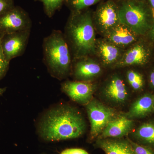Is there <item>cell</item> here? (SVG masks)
<instances>
[{
    "instance_id": "cell-1",
    "label": "cell",
    "mask_w": 154,
    "mask_h": 154,
    "mask_svg": "<svg viewBox=\"0 0 154 154\" xmlns=\"http://www.w3.org/2000/svg\"><path fill=\"white\" fill-rule=\"evenodd\" d=\"M85 128V122L79 112L69 106H60L46 113L39 134L46 141H59L80 137Z\"/></svg>"
},
{
    "instance_id": "cell-2",
    "label": "cell",
    "mask_w": 154,
    "mask_h": 154,
    "mask_svg": "<svg viewBox=\"0 0 154 154\" xmlns=\"http://www.w3.org/2000/svg\"><path fill=\"white\" fill-rule=\"evenodd\" d=\"M63 34L72 61L95 54L97 39L92 13L88 9L71 12Z\"/></svg>"
},
{
    "instance_id": "cell-3",
    "label": "cell",
    "mask_w": 154,
    "mask_h": 154,
    "mask_svg": "<svg viewBox=\"0 0 154 154\" xmlns=\"http://www.w3.org/2000/svg\"><path fill=\"white\" fill-rule=\"evenodd\" d=\"M43 62L51 75L58 79H64L71 69L72 58L63 33L53 30L44 38Z\"/></svg>"
},
{
    "instance_id": "cell-4",
    "label": "cell",
    "mask_w": 154,
    "mask_h": 154,
    "mask_svg": "<svg viewBox=\"0 0 154 154\" xmlns=\"http://www.w3.org/2000/svg\"><path fill=\"white\" fill-rule=\"evenodd\" d=\"M120 22L139 36L148 34L153 23L151 8L144 1L125 0L119 6Z\"/></svg>"
},
{
    "instance_id": "cell-5",
    "label": "cell",
    "mask_w": 154,
    "mask_h": 154,
    "mask_svg": "<svg viewBox=\"0 0 154 154\" xmlns=\"http://www.w3.org/2000/svg\"><path fill=\"white\" fill-rule=\"evenodd\" d=\"M92 17L95 29L104 36L120 22L119 6L113 0L100 3Z\"/></svg>"
},
{
    "instance_id": "cell-6",
    "label": "cell",
    "mask_w": 154,
    "mask_h": 154,
    "mask_svg": "<svg viewBox=\"0 0 154 154\" xmlns=\"http://www.w3.org/2000/svg\"><path fill=\"white\" fill-rule=\"evenodd\" d=\"M32 21L28 13L20 6L0 16V35L31 29Z\"/></svg>"
},
{
    "instance_id": "cell-7",
    "label": "cell",
    "mask_w": 154,
    "mask_h": 154,
    "mask_svg": "<svg viewBox=\"0 0 154 154\" xmlns=\"http://www.w3.org/2000/svg\"><path fill=\"white\" fill-rule=\"evenodd\" d=\"M87 110L91 122V138L94 139L113 120L115 113L113 109L96 101H91L87 104Z\"/></svg>"
},
{
    "instance_id": "cell-8",
    "label": "cell",
    "mask_w": 154,
    "mask_h": 154,
    "mask_svg": "<svg viewBox=\"0 0 154 154\" xmlns=\"http://www.w3.org/2000/svg\"><path fill=\"white\" fill-rule=\"evenodd\" d=\"M31 32V29L9 33L3 36L1 40V46L6 60L10 63L15 58L24 54Z\"/></svg>"
},
{
    "instance_id": "cell-9",
    "label": "cell",
    "mask_w": 154,
    "mask_h": 154,
    "mask_svg": "<svg viewBox=\"0 0 154 154\" xmlns=\"http://www.w3.org/2000/svg\"><path fill=\"white\" fill-rule=\"evenodd\" d=\"M62 90L73 100L82 104L91 102L94 85L91 82L67 81L62 83Z\"/></svg>"
},
{
    "instance_id": "cell-10",
    "label": "cell",
    "mask_w": 154,
    "mask_h": 154,
    "mask_svg": "<svg viewBox=\"0 0 154 154\" xmlns=\"http://www.w3.org/2000/svg\"><path fill=\"white\" fill-rule=\"evenodd\" d=\"M150 58L148 46L143 42H136L123 54L116 65L119 67L142 66L146 64Z\"/></svg>"
},
{
    "instance_id": "cell-11",
    "label": "cell",
    "mask_w": 154,
    "mask_h": 154,
    "mask_svg": "<svg viewBox=\"0 0 154 154\" xmlns=\"http://www.w3.org/2000/svg\"><path fill=\"white\" fill-rule=\"evenodd\" d=\"M73 72L76 81L91 82L101 73V66L91 57L72 61Z\"/></svg>"
},
{
    "instance_id": "cell-12",
    "label": "cell",
    "mask_w": 154,
    "mask_h": 154,
    "mask_svg": "<svg viewBox=\"0 0 154 154\" xmlns=\"http://www.w3.org/2000/svg\"><path fill=\"white\" fill-rule=\"evenodd\" d=\"M138 36L128 26L120 22L104 37L107 41L123 49L136 43Z\"/></svg>"
},
{
    "instance_id": "cell-13",
    "label": "cell",
    "mask_w": 154,
    "mask_h": 154,
    "mask_svg": "<svg viewBox=\"0 0 154 154\" xmlns=\"http://www.w3.org/2000/svg\"><path fill=\"white\" fill-rule=\"evenodd\" d=\"M123 54L122 49L105 38L96 40L95 54L105 66L116 65Z\"/></svg>"
},
{
    "instance_id": "cell-14",
    "label": "cell",
    "mask_w": 154,
    "mask_h": 154,
    "mask_svg": "<svg viewBox=\"0 0 154 154\" xmlns=\"http://www.w3.org/2000/svg\"><path fill=\"white\" fill-rule=\"evenodd\" d=\"M133 125V121L125 116L113 119L107 125L99 139L120 138L129 132Z\"/></svg>"
},
{
    "instance_id": "cell-15",
    "label": "cell",
    "mask_w": 154,
    "mask_h": 154,
    "mask_svg": "<svg viewBox=\"0 0 154 154\" xmlns=\"http://www.w3.org/2000/svg\"><path fill=\"white\" fill-rule=\"evenodd\" d=\"M96 145L105 154H136L128 139H99Z\"/></svg>"
},
{
    "instance_id": "cell-16",
    "label": "cell",
    "mask_w": 154,
    "mask_h": 154,
    "mask_svg": "<svg viewBox=\"0 0 154 154\" xmlns=\"http://www.w3.org/2000/svg\"><path fill=\"white\" fill-rule=\"evenodd\" d=\"M154 95L146 94L140 96L133 104L128 115L134 118H143L154 111Z\"/></svg>"
},
{
    "instance_id": "cell-17",
    "label": "cell",
    "mask_w": 154,
    "mask_h": 154,
    "mask_svg": "<svg viewBox=\"0 0 154 154\" xmlns=\"http://www.w3.org/2000/svg\"><path fill=\"white\" fill-rule=\"evenodd\" d=\"M106 96L110 100L116 102H123L128 97L125 84L120 77L114 76L111 78L105 88Z\"/></svg>"
},
{
    "instance_id": "cell-18",
    "label": "cell",
    "mask_w": 154,
    "mask_h": 154,
    "mask_svg": "<svg viewBox=\"0 0 154 154\" xmlns=\"http://www.w3.org/2000/svg\"><path fill=\"white\" fill-rule=\"evenodd\" d=\"M134 136L137 140L135 142L154 150V122H147L141 125Z\"/></svg>"
},
{
    "instance_id": "cell-19",
    "label": "cell",
    "mask_w": 154,
    "mask_h": 154,
    "mask_svg": "<svg viewBox=\"0 0 154 154\" xmlns=\"http://www.w3.org/2000/svg\"><path fill=\"white\" fill-rule=\"evenodd\" d=\"M102 0H65V3L71 11L76 12L88 9L89 7L101 2Z\"/></svg>"
},
{
    "instance_id": "cell-20",
    "label": "cell",
    "mask_w": 154,
    "mask_h": 154,
    "mask_svg": "<svg viewBox=\"0 0 154 154\" xmlns=\"http://www.w3.org/2000/svg\"><path fill=\"white\" fill-rule=\"evenodd\" d=\"M42 3L45 13L48 18H52L61 8L65 0H35Z\"/></svg>"
},
{
    "instance_id": "cell-21",
    "label": "cell",
    "mask_w": 154,
    "mask_h": 154,
    "mask_svg": "<svg viewBox=\"0 0 154 154\" xmlns=\"http://www.w3.org/2000/svg\"><path fill=\"white\" fill-rule=\"evenodd\" d=\"M128 81L129 85L135 91H140L144 86L145 81L143 76L134 70H129L127 74Z\"/></svg>"
},
{
    "instance_id": "cell-22",
    "label": "cell",
    "mask_w": 154,
    "mask_h": 154,
    "mask_svg": "<svg viewBox=\"0 0 154 154\" xmlns=\"http://www.w3.org/2000/svg\"><path fill=\"white\" fill-rule=\"evenodd\" d=\"M2 36L0 35V80L5 76L8 70L10 63L6 60L3 54L2 46L1 40Z\"/></svg>"
},
{
    "instance_id": "cell-23",
    "label": "cell",
    "mask_w": 154,
    "mask_h": 154,
    "mask_svg": "<svg viewBox=\"0 0 154 154\" xmlns=\"http://www.w3.org/2000/svg\"><path fill=\"white\" fill-rule=\"evenodd\" d=\"M128 140L136 154H154V150L152 149Z\"/></svg>"
},
{
    "instance_id": "cell-24",
    "label": "cell",
    "mask_w": 154,
    "mask_h": 154,
    "mask_svg": "<svg viewBox=\"0 0 154 154\" xmlns=\"http://www.w3.org/2000/svg\"><path fill=\"white\" fill-rule=\"evenodd\" d=\"M14 0H0V16L15 7Z\"/></svg>"
},
{
    "instance_id": "cell-25",
    "label": "cell",
    "mask_w": 154,
    "mask_h": 154,
    "mask_svg": "<svg viewBox=\"0 0 154 154\" xmlns=\"http://www.w3.org/2000/svg\"><path fill=\"white\" fill-rule=\"evenodd\" d=\"M60 154H89L83 149L80 148H70L64 150Z\"/></svg>"
},
{
    "instance_id": "cell-26",
    "label": "cell",
    "mask_w": 154,
    "mask_h": 154,
    "mask_svg": "<svg viewBox=\"0 0 154 154\" xmlns=\"http://www.w3.org/2000/svg\"><path fill=\"white\" fill-rule=\"evenodd\" d=\"M149 82L151 87L154 89V70L151 72L149 75Z\"/></svg>"
},
{
    "instance_id": "cell-27",
    "label": "cell",
    "mask_w": 154,
    "mask_h": 154,
    "mask_svg": "<svg viewBox=\"0 0 154 154\" xmlns=\"http://www.w3.org/2000/svg\"><path fill=\"white\" fill-rule=\"evenodd\" d=\"M149 38L152 41H154V21L153 23L152 26L149 32L148 33Z\"/></svg>"
},
{
    "instance_id": "cell-28",
    "label": "cell",
    "mask_w": 154,
    "mask_h": 154,
    "mask_svg": "<svg viewBox=\"0 0 154 154\" xmlns=\"http://www.w3.org/2000/svg\"><path fill=\"white\" fill-rule=\"evenodd\" d=\"M149 5L151 8L154 9V0H148Z\"/></svg>"
},
{
    "instance_id": "cell-29",
    "label": "cell",
    "mask_w": 154,
    "mask_h": 154,
    "mask_svg": "<svg viewBox=\"0 0 154 154\" xmlns=\"http://www.w3.org/2000/svg\"><path fill=\"white\" fill-rule=\"evenodd\" d=\"M6 88H0V96H2V95L6 91Z\"/></svg>"
},
{
    "instance_id": "cell-30",
    "label": "cell",
    "mask_w": 154,
    "mask_h": 154,
    "mask_svg": "<svg viewBox=\"0 0 154 154\" xmlns=\"http://www.w3.org/2000/svg\"><path fill=\"white\" fill-rule=\"evenodd\" d=\"M138 1H144V2H145V0H138Z\"/></svg>"
},
{
    "instance_id": "cell-31",
    "label": "cell",
    "mask_w": 154,
    "mask_h": 154,
    "mask_svg": "<svg viewBox=\"0 0 154 154\" xmlns=\"http://www.w3.org/2000/svg\"><path fill=\"white\" fill-rule=\"evenodd\" d=\"M45 154V153H41V154Z\"/></svg>"
},
{
    "instance_id": "cell-32",
    "label": "cell",
    "mask_w": 154,
    "mask_h": 154,
    "mask_svg": "<svg viewBox=\"0 0 154 154\" xmlns=\"http://www.w3.org/2000/svg\"></svg>"
}]
</instances>
